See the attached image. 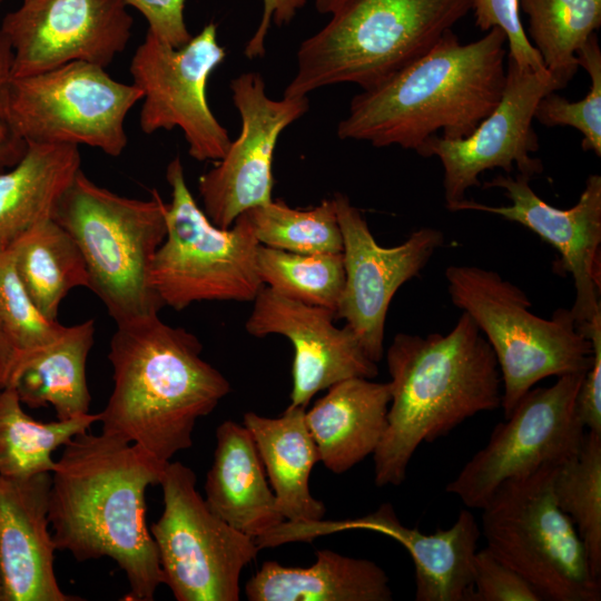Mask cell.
<instances>
[{"mask_svg":"<svg viewBox=\"0 0 601 601\" xmlns=\"http://www.w3.org/2000/svg\"><path fill=\"white\" fill-rule=\"evenodd\" d=\"M164 469L131 443L87 431L63 446L51 473L48 518L56 549L79 562L114 560L127 578L126 601H152L164 584L145 501Z\"/></svg>","mask_w":601,"mask_h":601,"instance_id":"obj_1","label":"cell"},{"mask_svg":"<svg viewBox=\"0 0 601 601\" xmlns=\"http://www.w3.org/2000/svg\"><path fill=\"white\" fill-rule=\"evenodd\" d=\"M201 351L196 335L158 315L117 325L108 353L114 388L99 413L101 433L136 445L162 469L191 447L197 421L230 392Z\"/></svg>","mask_w":601,"mask_h":601,"instance_id":"obj_2","label":"cell"},{"mask_svg":"<svg viewBox=\"0 0 601 601\" xmlns=\"http://www.w3.org/2000/svg\"><path fill=\"white\" fill-rule=\"evenodd\" d=\"M505 43L499 28L469 43L446 31L425 55L356 95L337 126L338 138L418 154L439 130L449 139L467 137L501 99Z\"/></svg>","mask_w":601,"mask_h":601,"instance_id":"obj_3","label":"cell"},{"mask_svg":"<svg viewBox=\"0 0 601 601\" xmlns=\"http://www.w3.org/2000/svg\"><path fill=\"white\" fill-rule=\"evenodd\" d=\"M386 362L387 425L373 454L374 482L380 487L404 482L421 443L446 436L465 420L502 404L494 352L464 312L447 334H396Z\"/></svg>","mask_w":601,"mask_h":601,"instance_id":"obj_4","label":"cell"},{"mask_svg":"<svg viewBox=\"0 0 601 601\" xmlns=\"http://www.w3.org/2000/svg\"><path fill=\"white\" fill-rule=\"evenodd\" d=\"M473 0H346L297 51L284 97L325 86L371 89L425 55L472 10Z\"/></svg>","mask_w":601,"mask_h":601,"instance_id":"obj_5","label":"cell"},{"mask_svg":"<svg viewBox=\"0 0 601 601\" xmlns=\"http://www.w3.org/2000/svg\"><path fill=\"white\" fill-rule=\"evenodd\" d=\"M165 203L117 195L80 169L58 200L52 218L73 238L89 285L117 325L158 315L164 304L150 283L155 255L167 233Z\"/></svg>","mask_w":601,"mask_h":601,"instance_id":"obj_6","label":"cell"},{"mask_svg":"<svg viewBox=\"0 0 601 601\" xmlns=\"http://www.w3.org/2000/svg\"><path fill=\"white\" fill-rule=\"evenodd\" d=\"M445 278L452 304L472 317L494 352L505 418L541 380L591 366L592 343L570 309L558 308L551 318L535 315L525 292L491 269L452 265Z\"/></svg>","mask_w":601,"mask_h":601,"instance_id":"obj_7","label":"cell"},{"mask_svg":"<svg viewBox=\"0 0 601 601\" xmlns=\"http://www.w3.org/2000/svg\"><path fill=\"white\" fill-rule=\"evenodd\" d=\"M559 466L545 465L502 482L481 509V534L486 548L543 601H600L601 578L554 499Z\"/></svg>","mask_w":601,"mask_h":601,"instance_id":"obj_8","label":"cell"},{"mask_svg":"<svg viewBox=\"0 0 601 601\" xmlns=\"http://www.w3.org/2000/svg\"><path fill=\"white\" fill-rule=\"evenodd\" d=\"M166 179L171 188L167 233L150 270L164 306L183 311L204 300L253 302L264 284L256 260L260 244L247 214L229 228L215 226L193 197L178 156Z\"/></svg>","mask_w":601,"mask_h":601,"instance_id":"obj_9","label":"cell"},{"mask_svg":"<svg viewBox=\"0 0 601 601\" xmlns=\"http://www.w3.org/2000/svg\"><path fill=\"white\" fill-rule=\"evenodd\" d=\"M196 483L190 467L171 461L158 483L164 510L149 530L164 584L177 601H238L240 574L259 548L209 510Z\"/></svg>","mask_w":601,"mask_h":601,"instance_id":"obj_10","label":"cell"},{"mask_svg":"<svg viewBox=\"0 0 601 601\" xmlns=\"http://www.w3.org/2000/svg\"><path fill=\"white\" fill-rule=\"evenodd\" d=\"M141 99L134 83L85 61L12 78L9 89L12 121L27 144L87 145L111 157L126 148L125 119Z\"/></svg>","mask_w":601,"mask_h":601,"instance_id":"obj_11","label":"cell"},{"mask_svg":"<svg viewBox=\"0 0 601 601\" xmlns=\"http://www.w3.org/2000/svg\"><path fill=\"white\" fill-rule=\"evenodd\" d=\"M584 374H565L551 386L532 387L445 491L467 508L482 509L502 482L575 456L585 434L575 412Z\"/></svg>","mask_w":601,"mask_h":601,"instance_id":"obj_12","label":"cell"},{"mask_svg":"<svg viewBox=\"0 0 601 601\" xmlns=\"http://www.w3.org/2000/svg\"><path fill=\"white\" fill-rule=\"evenodd\" d=\"M210 22L180 48H174L147 30L129 67L134 85L142 92L139 117L145 134L178 127L188 154L198 161H218L231 141L208 106L207 80L224 61Z\"/></svg>","mask_w":601,"mask_h":601,"instance_id":"obj_13","label":"cell"},{"mask_svg":"<svg viewBox=\"0 0 601 601\" xmlns=\"http://www.w3.org/2000/svg\"><path fill=\"white\" fill-rule=\"evenodd\" d=\"M562 89L548 72L520 69L506 60V76L497 106L462 139L432 136L418 155L435 156L443 167V189L447 210L464 200L467 189L480 187V175L489 169L502 168L530 180L541 175L543 164L531 157L539 149L538 135L532 122L539 101L548 93Z\"/></svg>","mask_w":601,"mask_h":601,"instance_id":"obj_14","label":"cell"},{"mask_svg":"<svg viewBox=\"0 0 601 601\" xmlns=\"http://www.w3.org/2000/svg\"><path fill=\"white\" fill-rule=\"evenodd\" d=\"M242 129L215 167L198 179L203 210L219 228H229L245 210L269 203L274 186L273 159L280 134L305 115L307 96L274 100L257 72L230 82Z\"/></svg>","mask_w":601,"mask_h":601,"instance_id":"obj_15","label":"cell"},{"mask_svg":"<svg viewBox=\"0 0 601 601\" xmlns=\"http://www.w3.org/2000/svg\"><path fill=\"white\" fill-rule=\"evenodd\" d=\"M332 199L342 233L345 272L336 318L345 321L368 358L378 363L384 355L385 321L393 296L420 275L445 238L441 230L423 227L402 244L383 247L346 195L335 193Z\"/></svg>","mask_w":601,"mask_h":601,"instance_id":"obj_16","label":"cell"},{"mask_svg":"<svg viewBox=\"0 0 601 601\" xmlns=\"http://www.w3.org/2000/svg\"><path fill=\"white\" fill-rule=\"evenodd\" d=\"M132 17L122 0H23L2 20L12 78L72 61L108 67L127 47Z\"/></svg>","mask_w":601,"mask_h":601,"instance_id":"obj_17","label":"cell"},{"mask_svg":"<svg viewBox=\"0 0 601 601\" xmlns=\"http://www.w3.org/2000/svg\"><path fill=\"white\" fill-rule=\"evenodd\" d=\"M530 181L520 174H500L483 187L502 189L511 205L490 206L465 198L452 211L493 214L524 226L552 245L559 253L558 272L573 278L575 298L570 311L579 328L601 313V176L590 175L578 201L568 209L541 199Z\"/></svg>","mask_w":601,"mask_h":601,"instance_id":"obj_18","label":"cell"},{"mask_svg":"<svg viewBox=\"0 0 601 601\" xmlns=\"http://www.w3.org/2000/svg\"><path fill=\"white\" fill-rule=\"evenodd\" d=\"M346 530L374 531L397 541L407 550L415 568L416 601H470L473 560L481 529L467 509L460 511L451 528L439 529L431 534L405 526L393 505L383 503L374 512L355 519L283 521L255 542L262 550L292 542H311Z\"/></svg>","mask_w":601,"mask_h":601,"instance_id":"obj_19","label":"cell"},{"mask_svg":"<svg viewBox=\"0 0 601 601\" xmlns=\"http://www.w3.org/2000/svg\"><path fill=\"white\" fill-rule=\"evenodd\" d=\"M253 302L246 332L255 337L282 335L294 346L288 406L306 408L316 393L343 380L377 376V363L346 324H334V312L284 297L265 285Z\"/></svg>","mask_w":601,"mask_h":601,"instance_id":"obj_20","label":"cell"},{"mask_svg":"<svg viewBox=\"0 0 601 601\" xmlns=\"http://www.w3.org/2000/svg\"><path fill=\"white\" fill-rule=\"evenodd\" d=\"M51 473L0 475V570L6 601H78L65 593L53 568L49 531Z\"/></svg>","mask_w":601,"mask_h":601,"instance_id":"obj_21","label":"cell"},{"mask_svg":"<svg viewBox=\"0 0 601 601\" xmlns=\"http://www.w3.org/2000/svg\"><path fill=\"white\" fill-rule=\"evenodd\" d=\"M204 500L214 514L254 540L285 521L244 424L227 420L217 427Z\"/></svg>","mask_w":601,"mask_h":601,"instance_id":"obj_22","label":"cell"},{"mask_svg":"<svg viewBox=\"0 0 601 601\" xmlns=\"http://www.w3.org/2000/svg\"><path fill=\"white\" fill-rule=\"evenodd\" d=\"M305 411L319 462L342 474L374 454L387 425L390 383L343 380Z\"/></svg>","mask_w":601,"mask_h":601,"instance_id":"obj_23","label":"cell"},{"mask_svg":"<svg viewBox=\"0 0 601 601\" xmlns=\"http://www.w3.org/2000/svg\"><path fill=\"white\" fill-rule=\"evenodd\" d=\"M308 568L265 561L245 585L249 601H391L385 571L375 562L317 550Z\"/></svg>","mask_w":601,"mask_h":601,"instance_id":"obj_24","label":"cell"},{"mask_svg":"<svg viewBox=\"0 0 601 601\" xmlns=\"http://www.w3.org/2000/svg\"><path fill=\"white\" fill-rule=\"evenodd\" d=\"M305 411L287 406L278 417L244 414V426L254 439L278 510L289 522L318 521L326 513L324 503L309 490L311 473L319 455Z\"/></svg>","mask_w":601,"mask_h":601,"instance_id":"obj_25","label":"cell"},{"mask_svg":"<svg viewBox=\"0 0 601 601\" xmlns=\"http://www.w3.org/2000/svg\"><path fill=\"white\" fill-rule=\"evenodd\" d=\"M95 321L65 327L51 343L21 354L9 386L31 408L51 405L57 420L89 413L87 358L95 341Z\"/></svg>","mask_w":601,"mask_h":601,"instance_id":"obj_26","label":"cell"},{"mask_svg":"<svg viewBox=\"0 0 601 601\" xmlns=\"http://www.w3.org/2000/svg\"><path fill=\"white\" fill-rule=\"evenodd\" d=\"M75 145L28 144L22 159L0 173V246L10 247L38 223L51 218L80 168Z\"/></svg>","mask_w":601,"mask_h":601,"instance_id":"obj_27","label":"cell"},{"mask_svg":"<svg viewBox=\"0 0 601 601\" xmlns=\"http://www.w3.org/2000/svg\"><path fill=\"white\" fill-rule=\"evenodd\" d=\"M9 249L33 304L50 321H58L60 304L72 288L89 285L78 245L52 217L31 227Z\"/></svg>","mask_w":601,"mask_h":601,"instance_id":"obj_28","label":"cell"},{"mask_svg":"<svg viewBox=\"0 0 601 601\" xmlns=\"http://www.w3.org/2000/svg\"><path fill=\"white\" fill-rule=\"evenodd\" d=\"M99 422V413L49 423L36 421L22 408L14 388L0 390V475L13 479L52 473V453Z\"/></svg>","mask_w":601,"mask_h":601,"instance_id":"obj_29","label":"cell"},{"mask_svg":"<svg viewBox=\"0 0 601 601\" xmlns=\"http://www.w3.org/2000/svg\"><path fill=\"white\" fill-rule=\"evenodd\" d=\"M530 42L564 88L579 69L577 52L601 26V0H520Z\"/></svg>","mask_w":601,"mask_h":601,"instance_id":"obj_30","label":"cell"},{"mask_svg":"<svg viewBox=\"0 0 601 601\" xmlns=\"http://www.w3.org/2000/svg\"><path fill=\"white\" fill-rule=\"evenodd\" d=\"M256 260L265 286L336 315L345 283L342 253L297 254L259 245Z\"/></svg>","mask_w":601,"mask_h":601,"instance_id":"obj_31","label":"cell"},{"mask_svg":"<svg viewBox=\"0 0 601 601\" xmlns=\"http://www.w3.org/2000/svg\"><path fill=\"white\" fill-rule=\"evenodd\" d=\"M553 494L574 524L593 573L601 578V434L585 432L578 454L559 466Z\"/></svg>","mask_w":601,"mask_h":601,"instance_id":"obj_32","label":"cell"},{"mask_svg":"<svg viewBox=\"0 0 601 601\" xmlns=\"http://www.w3.org/2000/svg\"><path fill=\"white\" fill-rule=\"evenodd\" d=\"M245 213L260 245L297 254L342 253V233L332 198L307 209L272 199Z\"/></svg>","mask_w":601,"mask_h":601,"instance_id":"obj_33","label":"cell"},{"mask_svg":"<svg viewBox=\"0 0 601 601\" xmlns=\"http://www.w3.org/2000/svg\"><path fill=\"white\" fill-rule=\"evenodd\" d=\"M579 67L591 79L589 92L578 101H569L555 91L538 104L534 118L548 127L570 126L580 131L582 149L601 156V49L597 32L577 52Z\"/></svg>","mask_w":601,"mask_h":601,"instance_id":"obj_34","label":"cell"},{"mask_svg":"<svg viewBox=\"0 0 601 601\" xmlns=\"http://www.w3.org/2000/svg\"><path fill=\"white\" fill-rule=\"evenodd\" d=\"M0 327L20 354L51 343L66 327L39 312L17 272L9 247L1 246Z\"/></svg>","mask_w":601,"mask_h":601,"instance_id":"obj_35","label":"cell"},{"mask_svg":"<svg viewBox=\"0 0 601 601\" xmlns=\"http://www.w3.org/2000/svg\"><path fill=\"white\" fill-rule=\"evenodd\" d=\"M475 26L482 31L501 29L508 43V58L520 69L548 71L541 56L525 35L520 18V0H473Z\"/></svg>","mask_w":601,"mask_h":601,"instance_id":"obj_36","label":"cell"},{"mask_svg":"<svg viewBox=\"0 0 601 601\" xmlns=\"http://www.w3.org/2000/svg\"><path fill=\"white\" fill-rule=\"evenodd\" d=\"M470 601H542L535 589L486 546L473 560Z\"/></svg>","mask_w":601,"mask_h":601,"instance_id":"obj_37","label":"cell"},{"mask_svg":"<svg viewBox=\"0 0 601 601\" xmlns=\"http://www.w3.org/2000/svg\"><path fill=\"white\" fill-rule=\"evenodd\" d=\"M592 343V363L575 398V412L584 428L601 434V313L579 327Z\"/></svg>","mask_w":601,"mask_h":601,"instance_id":"obj_38","label":"cell"},{"mask_svg":"<svg viewBox=\"0 0 601 601\" xmlns=\"http://www.w3.org/2000/svg\"><path fill=\"white\" fill-rule=\"evenodd\" d=\"M12 79V50L0 32V173L16 166L24 156L28 144L14 128L9 102Z\"/></svg>","mask_w":601,"mask_h":601,"instance_id":"obj_39","label":"cell"},{"mask_svg":"<svg viewBox=\"0 0 601 601\" xmlns=\"http://www.w3.org/2000/svg\"><path fill=\"white\" fill-rule=\"evenodd\" d=\"M137 9L147 20L148 30L174 48H180L190 39L185 18V0H122Z\"/></svg>","mask_w":601,"mask_h":601,"instance_id":"obj_40","label":"cell"},{"mask_svg":"<svg viewBox=\"0 0 601 601\" xmlns=\"http://www.w3.org/2000/svg\"><path fill=\"white\" fill-rule=\"evenodd\" d=\"M264 10L260 22L245 47V55L249 59L260 58L265 53V41L270 24L289 23L297 11L304 7L306 0H262Z\"/></svg>","mask_w":601,"mask_h":601,"instance_id":"obj_41","label":"cell"},{"mask_svg":"<svg viewBox=\"0 0 601 601\" xmlns=\"http://www.w3.org/2000/svg\"><path fill=\"white\" fill-rule=\"evenodd\" d=\"M20 355L19 351L0 327V390L9 386Z\"/></svg>","mask_w":601,"mask_h":601,"instance_id":"obj_42","label":"cell"},{"mask_svg":"<svg viewBox=\"0 0 601 601\" xmlns=\"http://www.w3.org/2000/svg\"><path fill=\"white\" fill-rule=\"evenodd\" d=\"M346 0H315V8L322 14H332Z\"/></svg>","mask_w":601,"mask_h":601,"instance_id":"obj_43","label":"cell"},{"mask_svg":"<svg viewBox=\"0 0 601 601\" xmlns=\"http://www.w3.org/2000/svg\"><path fill=\"white\" fill-rule=\"evenodd\" d=\"M0 601H6V589H4L1 570H0Z\"/></svg>","mask_w":601,"mask_h":601,"instance_id":"obj_44","label":"cell"},{"mask_svg":"<svg viewBox=\"0 0 601 601\" xmlns=\"http://www.w3.org/2000/svg\"><path fill=\"white\" fill-rule=\"evenodd\" d=\"M1 1H2V0H0V2H1Z\"/></svg>","mask_w":601,"mask_h":601,"instance_id":"obj_45","label":"cell"}]
</instances>
